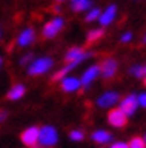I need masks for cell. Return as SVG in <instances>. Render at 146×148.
Segmentation results:
<instances>
[{
  "label": "cell",
  "instance_id": "2",
  "mask_svg": "<svg viewBox=\"0 0 146 148\" xmlns=\"http://www.w3.org/2000/svg\"><path fill=\"white\" fill-rule=\"evenodd\" d=\"M51 66H52V60L48 58V57L34 60V62L31 63V66L29 67V73H30L31 76L42 75V73H45L48 69H51Z\"/></svg>",
  "mask_w": 146,
  "mask_h": 148
},
{
  "label": "cell",
  "instance_id": "11",
  "mask_svg": "<svg viewBox=\"0 0 146 148\" xmlns=\"http://www.w3.org/2000/svg\"><path fill=\"white\" fill-rule=\"evenodd\" d=\"M115 14H116V6L115 5H112V6H109L107 9L105 11V14H100V24L101 25H107V24H110L113 21V18H115Z\"/></svg>",
  "mask_w": 146,
  "mask_h": 148
},
{
  "label": "cell",
  "instance_id": "30",
  "mask_svg": "<svg viewBox=\"0 0 146 148\" xmlns=\"http://www.w3.org/2000/svg\"><path fill=\"white\" fill-rule=\"evenodd\" d=\"M0 66H2V58H0Z\"/></svg>",
  "mask_w": 146,
  "mask_h": 148
},
{
  "label": "cell",
  "instance_id": "21",
  "mask_svg": "<svg viewBox=\"0 0 146 148\" xmlns=\"http://www.w3.org/2000/svg\"><path fill=\"white\" fill-rule=\"evenodd\" d=\"M70 139H73V141H82L84 133L81 130H73V132H70Z\"/></svg>",
  "mask_w": 146,
  "mask_h": 148
},
{
  "label": "cell",
  "instance_id": "6",
  "mask_svg": "<svg viewBox=\"0 0 146 148\" xmlns=\"http://www.w3.org/2000/svg\"><path fill=\"white\" fill-rule=\"evenodd\" d=\"M37 139H39V129L37 127H29L27 130H24L22 135H21V141L29 147L36 145Z\"/></svg>",
  "mask_w": 146,
  "mask_h": 148
},
{
  "label": "cell",
  "instance_id": "18",
  "mask_svg": "<svg viewBox=\"0 0 146 148\" xmlns=\"http://www.w3.org/2000/svg\"><path fill=\"white\" fill-rule=\"evenodd\" d=\"M103 34H105V32H103L101 29H97V30H92V32H90L88 33V43H92V42H96V40H98Z\"/></svg>",
  "mask_w": 146,
  "mask_h": 148
},
{
  "label": "cell",
  "instance_id": "12",
  "mask_svg": "<svg viewBox=\"0 0 146 148\" xmlns=\"http://www.w3.org/2000/svg\"><path fill=\"white\" fill-rule=\"evenodd\" d=\"M33 40H34V30H33V29H27V30H24V32L20 34L18 45H20V47H27V45H30Z\"/></svg>",
  "mask_w": 146,
  "mask_h": 148
},
{
  "label": "cell",
  "instance_id": "4",
  "mask_svg": "<svg viewBox=\"0 0 146 148\" xmlns=\"http://www.w3.org/2000/svg\"><path fill=\"white\" fill-rule=\"evenodd\" d=\"M107 118H109V123L115 127H124L127 124V115L121 109H112L109 112Z\"/></svg>",
  "mask_w": 146,
  "mask_h": 148
},
{
  "label": "cell",
  "instance_id": "19",
  "mask_svg": "<svg viewBox=\"0 0 146 148\" xmlns=\"http://www.w3.org/2000/svg\"><path fill=\"white\" fill-rule=\"evenodd\" d=\"M145 147H146V142L142 138H133L130 144H128V148H145Z\"/></svg>",
  "mask_w": 146,
  "mask_h": 148
},
{
  "label": "cell",
  "instance_id": "13",
  "mask_svg": "<svg viewBox=\"0 0 146 148\" xmlns=\"http://www.w3.org/2000/svg\"><path fill=\"white\" fill-rule=\"evenodd\" d=\"M79 85H81V82L76 78H66L61 82V88L64 91H76L79 88Z\"/></svg>",
  "mask_w": 146,
  "mask_h": 148
},
{
  "label": "cell",
  "instance_id": "5",
  "mask_svg": "<svg viewBox=\"0 0 146 148\" xmlns=\"http://www.w3.org/2000/svg\"><path fill=\"white\" fill-rule=\"evenodd\" d=\"M88 57H90V54L88 53H84L81 48H72L66 54V62L67 63H73V64H79L82 60L88 58Z\"/></svg>",
  "mask_w": 146,
  "mask_h": 148
},
{
  "label": "cell",
  "instance_id": "14",
  "mask_svg": "<svg viewBox=\"0 0 146 148\" xmlns=\"http://www.w3.org/2000/svg\"><path fill=\"white\" fill-rule=\"evenodd\" d=\"M24 93H25V88H24V85L22 84H16V85H14V88L7 93V99H11V100H18V99H21L22 96H24Z\"/></svg>",
  "mask_w": 146,
  "mask_h": 148
},
{
  "label": "cell",
  "instance_id": "31",
  "mask_svg": "<svg viewBox=\"0 0 146 148\" xmlns=\"http://www.w3.org/2000/svg\"><path fill=\"white\" fill-rule=\"evenodd\" d=\"M0 36H2V30H0Z\"/></svg>",
  "mask_w": 146,
  "mask_h": 148
},
{
  "label": "cell",
  "instance_id": "10",
  "mask_svg": "<svg viewBox=\"0 0 146 148\" xmlns=\"http://www.w3.org/2000/svg\"><path fill=\"white\" fill-rule=\"evenodd\" d=\"M98 72H100V67L98 66H91L90 69H87V72H85L84 76H82V85L88 87L98 76Z\"/></svg>",
  "mask_w": 146,
  "mask_h": 148
},
{
  "label": "cell",
  "instance_id": "15",
  "mask_svg": "<svg viewBox=\"0 0 146 148\" xmlns=\"http://www.w3.org/2000/svg\"><path fill=\"white\" fill-rule=\"evenodd\" d=\"M92 139L98 144H106L112 139V136H110V133H107L106 130H97V132L92 133Z\"/></svg>",
  "mask_w": 146,
  "mask_h": 148
},
{
  "label": "cell",
  "instance_id": "29",
  "mask_svg": "<svg viewBox=\"0 0 146 148\" xmlns=\"http://www.w3.org/2000/svg\"><path fill=\"white\" fill-rule=\"evenodd\" d=\"M143 43H146V36H145V39H143Z\"/></svg>",
  "mask_w": 146,
  "mask_h": 148
},
{
  "label": "cell",
  "instance_id": "20",
  "mask_svg": "<svg viewBox=\"0 0 146 148\" xmlns=\"http://www.w3.org/2000/svg\"><path fill=\"white\" fill-rule=\"evenodd\" d=\"M98 16H100V11H98V9H92V11L87 15V18H85V20H87L88 23H91V21H94V20H97Z\"/></svg>",
  "mask_w": 146,
  "mask_h": 148
},
{
  "label": "cell",
  "instance_id": "34",
  "mask_svg": "<svg viewBox=\"0 0 146 148\" xmlns=\"http://www.w3.org/2000/svg\"><path fill=\"white\" fill-rule=\"evenodd\" d=\"M73 2H76V0H73Z\"/></svg>",
  "mask_w": 146,
  "mask_h": 148
},
{
  "label": "cell",
  "instance_id": "9",
  "mask_svg": "<svg viewBox=\"0 0 146 148\" xmlns=\"http://www.w3.org/2000/svg\"><path fill=\"white\" fill-rule=\"evenodd\" d=\"M116 69H118V63L115 60L109 58V60H105V63L101 64V75L105 78H112L115 73H116Z\"/></svg>",
  "mask_w": 146,
  "mask_h": 148
},
{
  "label": "cell",
  "instance_id": "7",
  "mask_svg": "<svg viewBox=\"0 0 146 148\" xmlns=\"http://www.w3.org/2000/svg\"><path fill=\"white\" fill-rule=\"evenodd\" d=\"M137 108V97L136 96H128V97H125L122 102H121V106H119V109H121L124 114L128 117V115H131L134 114V111Z\"/></svg>",
  "mask_w": 146,
  "mask_h": 148
},
{
  "label": "cell",
  "instance_id": "33",
  "mask_svg": "<svg viewBox=\"0 0 146 148\" xmlns=\"http://www.w3.org/2000/svg\"><path fill=\"white\" fill-rule=\"evenodd\" d=\"M145 85H146V79H145Z\"/></svg>",
  "mask_w": 146,
  "mask_h": 148
},
{
  "label": "cell",
  "instance_id": "28",
  "mask_svg": "<svg viewBox=\"0 0 146 148\" xmlns=\"http://www.w3.org/2000/svg\"><path fill=\"white\" fill-rule=\"evenodd\" d=\"M143 73H146V67H143Z\"/></svg>",
  "mask_w": 146,
  "mask_h": 148
},
{
  "label": "cell",
  "instance_id": "8",
  "mask_svg": "<svg viewBox=\"0 0 146 148\" xmlns=\"http://www.w3.org/2000/svg\"><path fill=\"white\" fill-rule=\"evenodd\" d=\"M118 93L115 91H109V93H105L101 96V97H98L97 100V105L101 106V108H110V106H113L115 103L118 102Z\"/></svg>",
  "mask_w": 146,
  "mask_h": 148
},
{
  "label": "cell",
  "instance_id": "17",
  "mask_svg": "<svg viewBox=\"0 0 146 148\" xmlns=\"http://www.w3.org/2000/svg\"><path fill=\"white\" fill-rule=\"evenodd\" d=\"M75 66H76V64H73V63H69L66 67H63L61 71H58V72H57V73L52 76V81H58V79H61V78H63V76H64L67 72H70Z\"/></svg>",
  "mask_w": 146,
  "mask_h": 148
},
{
  "label": "cell",
  "instance_id": "1",
  "mask_svg": "<svg viewBox=\"0 0 146 148\" xmlns=\"http://www.w3.org/2000/svg\"><path fill=\"white\" fill-rule=\"evenodd\" d=\"M58 141V135H57V130L51 126H45L39 130V139L37 142H40V145L43 147H52L55 145Z\"/></svg>",
  "mask_w": 146,
  "mask_h": 148
},
{
  "label": "cell",
  "instance_id": "26",
  "mask_svg": "<svg viewBox=\"0 0 146 148\" xmlns=\"http://www.w3.org/2000/svg\"><path fill=\"white\" fill-rule=\"evenodd\" d=\"M6 117H7V112H6V111H0V123H2V121H5Z\"/></svg>",
  "mask_w": 146,
  "mask_h": 148
},
{
  "label": "cell",
  "instance_id": "16",
  "mask_svg": "<svg viewBox=\"0 0 146 148\" xmlns=\"http://www.w3.org/2000/svg\"><path fill=\"white\" fill-rule=\"evenodd\" d=\"M91 6V2L90 0H76V2H73V9L76 12H81V11H85V9H88V8Z\"/></svg>",
  "mask_w": 146,
  "mask_h": 148
},
{
  "label": "cell",
  "instance_id": "27",
  "mask_svg": "<svg viewBox=\"0 0 146 148\" xmlns=\"http://www.w3.org/2000/svg\"><path fill=\"white\" fill-rule=\"evenodd\" d=\"M33 58V54H27L25 57H22V60H21V64H24L25 62H29V60H31Z\"/></svg>",
  "mask_w": 146,
  "mask_h": 148
},
{
  "label": "cell",
  "instance_id": "3",
  "mask_svg": "<svg viewBox=\"0 0 146 148\" xmlns=\"http://www.w3.org/2000/svg\"><path fill=\"white\" fill-rule=\"evenodd\" d=\"M63 25H64V20H63V18H54V20H51V21L45 25V29H43V36H45L46 39L54 38L55 34L63 29Z\"/></svg>",
  "mask_w": 146,
  "mask_h": 148
},
{
  "label": "cell",
  "instance_id": "23",
  "mask_svg": "<svg viewBox=\"0 0 146 148\" xmlns=\"http://www.w3.org/2000/svg\"><path fill=\"white\" fill-rule=\"evenodd\" d=\"M137 103H140V105H142L143 108H146V93L140 94L139 97H137Z\"/></svg>",
  "mask_w": 146,
  "mask_h": 148
},
{
  "label": "cell",
  "instance_id": "22",
  "mask_svg": "<svg viewBox=\"0 0 146 148\" xmlns=\"http://www.w3.org/2000/svg\"><path fill=\"white\" fill-rule=\"evenodd\" d=\"M131 73L136 75V76H142V75H143V67H142V66H134V67H131Z\"/></svg>",
  "mask_w": 146,
  "mask_h": 148
},
{
  "label": "cell",
  "instance_id": "32",
  "mask_svg": "<svg viewBox=\"0 0 146 148\" xmlns=\"http://www.w3.org/2000/svg\"><path fill=\"white\" fill-rule=\"evenodd\" d=\"M57 2H63V0H57Z\"/></svg>",
  "mask_w": 146,
  "mask_h": 148
},
{
  "label": "cell",
  "instance_id": "25",
  "mask_svg": "<svg viewBox=\"0 0 146 148\" xmlns=\"http://www.w3.org/2000/svg\"><path fill=\"white\" fill-rule=\"evenodd\" d=\"M130 39H131V33H125L124 36L121 38V40H122V42H128Z\"/></svg>",
  "mask_w": 146,
  "mask_h": 148
},
{
  "label": "cell",
  "instance_id": "24",
  "mask_svg": "<svg viewBox=\"0 0 146 148\" xmlns=\"http://www.w3.org/2000/svg\"><path fill=\"white\" fill-rule=\"evenodd\" d=\"M110 148H128V145L124 144V142H116V144H113Z\"/></svg>",
  "mask_w": 146,
  "mask_h": 148
}]
</instances>
